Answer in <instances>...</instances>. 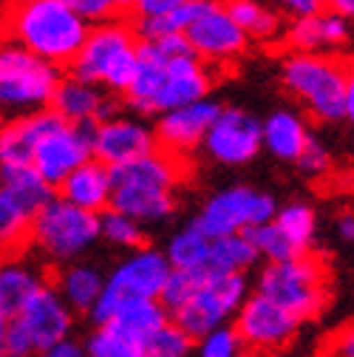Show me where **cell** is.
<instances>
[{
  "mask_svg": "<svg viewBox=\"0 0 354 357\" xmlns=\"http://www.w3.org/2000/svg\"><path fill=\"white\" fill-rule=\"evenodd\" d=\"M210 63L193 52L187 34H162L142 40L139 71L125 94V102L142 116H162L173 108L210 97Z\"/></svg>",
  "mask_w": 354,
  "mask_h": 357,
  "instance_id": "cell-1",
  "label": "cell"
},
{
  "mask_svg": "<svg viewBox=\"0 0 354 357\" xmlns=\"http://www.w3.org/2000/svg\"><path fill=\"white\" fill-rule=\"evenodd\" d=\"M91 23L77 15L68 0H9L6 37L9 43L46 57L57 66H71Z\"/></svg>",
  "mask_w": 354,
  "mask_h": 357,
  "instance_id": "cell-2",
  "label": "cell"
},
{
  "mask_svg": "<svg viewBox=\"0 0 354 357\" xmlns=\"http://www.w3.org/2000/svg\"><path fill=\"white\" fill-rule=\"evenodd\" d=\"M111 170H114L111 207L134 215L142 225H159L173 213L176 207L173 190L182 182V167L176 153L162 148Z\"/></svg>",
  "mask_w": 354,
  "mask_h": 357,
  "instance_id": "cell-3",
  "label": "cell"
},
{
  "mask_svg": "<svg viewBox=\"0 0 354 357\" xmlns=\"http://www.w3.org/2000/svg\"><path fill=\"white\" fill-rule=\"evenodd\" d=\"M139 46L142 37L137 26L119 20L91 26V34L68 66L74 77L102 85L111 94H128L139 71Z\"/></svg>",
  "mask_w": 354,
  "mask_h": 357,
  "instance_id": "cell-4",
  "label": "cell"
},
{
  "mask_svg": "<svg viewBox=\"0 0 354 357\" xmlns=\"http://www.w3.org/2000/svg\"><path fill=\"white\" fill-rule=\"evenodd\" d=\"M286 91L323 122L346 119L348 66L329 52H292L281 63Z\"/></svg>",
  "mask_w": 354,
  "mask_h": 357,
  "instance_id": "cell-5",
  "label": "cell"
},
{
  "mask_svg": "<svg viewBox=\"0 0 354 357\" xmlns=\"http://www.w3.org/2000/svg\"><path fill=\"white\" fill-rule=\"evenodd\" d=\"M74 326V309L60 295L57 287H46L0 326V349L3 357H31L68 340Z\"/></svg>",
  "mask_w": 354,
  "mask_h": 357,
  "instance_id": "cell-6",
  "label": "cell"
},
{
  "mask_svg": "<svg viewBox=\"0 0 354 357\" xmlns=\"http://www.w3.org/2000/svg\"><path fill=\"white\" fill-rule=\"evenodd\" d=\"M29 238L34 250L43 252L49 261L71 264L91 250L97 238H102L100 213L77 207L63 196H54L34 218Z\"/></svg>",
  "mask_w": 354,
  "mask_h": 357,
  "instance_id": "cell-7",
  "label": "cell"
},
{
  "mask_svg": "<svg viewBox=\"0 0 354 357\" xmlns=\"http://www.w3.org/2000/svg\"><path fill=\"white\" fill-rule=\"evenodd\" d=\"M255 292L289 309L298 321H309L318 318L329 301V278L323 264L303 252L286 261H270L258 275Z\"/></svg>",
  "mask_w": 354,
  "mask_h": 357,
  "instance_id": "cell-8",
  "label": "cell"
},
{
  "mask_svg": "<svg viewBox=\"0 0 354 357\" xmlns=\"http://www.w3.org/2000/svg\"><path fill=\"white\" fill-rule=\"evenodd\" d=\"M60 68L63 66L17 46V43H6L0 52V102L17 114L52 108L63 82Z\"/></svg>",
  "mask_w": 354,
  "mask_h": 357,
  "instance_id": "cell-9",
  "label": "cell"
},
{
  "mask_svg": "<svg viewBox=\"0 0 354 357\" xmlns=\"http://www.w3.org/2000/svg\"><path fill=\"white\" fill-rule=\"evenodd\" d=\"M173 273V264L167 252L151 250V247H137L128 258H122L114 273L105 281V289L91 312V318L97 326L108 324L116 309L128 301H139V298H162L164 284Z\"/></svg>",
  "mask_w": 354,
  "mask_h": 357,
  "instance_id": "cell-10",
  "label": "cell"
},
{
  "mask_svg": "<svg viewBox=\"0 0 354 357\" xmlns=\"http://www.w3.org/2000/svg\"><path fill=\"white\" fill-rule=\"evenodd\" d=\"M247 278L244 273H215L207 270L201 287L193 292V298L173 312V324L185 329L193 340L204 337L215 326H224L230 318L238 315L247 295Z\"/></svg>",
  "mask_w": 354,
  "mask_h": 357,
  "instance_id": "cell-11",
  "label": "cell"
},
{
  "mask_svg": "<svg viewBox=\"0 0 354 357\" xmlns=\"http://www.w3.org/2000/svg\"><path fill=\"white\" fill-rule=\"evenodd\" d=\"M52 190L31 165H0V236L9 247L31 233L40 210L54 199Z\"/></svg>",
  "mask_w": 354,
  "mask_h": 357,
  "instance_id": "cell-12",
  "label": "cell"
},
{
  "mask_svg": "<svg viewBox=\"0 0 354 357\" xmlns=\"http://www.w3.org/2000/svg\"><path fill=\"white\" fill-rule=\"evenodd\" d=\"M278 213L275 199L270 193H261L255 188L247 185H233L213 193L196 225L210 236V238H221V236H233V233H249L258 225H267Z\"/></svg>",
  "mask_w": 354,
  "mask_h": 357,
  "instance_id": "cell-13",
  "label": "cell"
},
{
  "mask_svg": "<svg viewBox=\"0 0 354 357\" xmlns=\"http://www.w3.org/2000/svg\"><path fill=\"white\" fill-rule=\"evenodd\" d=\"M94 156L91 148V128L74 125L63 119L54 108L49 116V125L43 128L40 139L31 151V167L46 178L49 185L60 188L66 182V176H71L82 162Z\"/></svg>",
  "mask_w": 354,
  "mask_h": 357,
  "instance_id": "cell-14",
  "label": "cell"
},
{
  "mask_svg": "<svg viewBox=\"0 0 354 357\" xmlns=\"http://www.w3.org/2000/svg\"><path fill=\"white\" fill-rule=\"evenodd\" d=\"M193 52L210 66H227L249 49V34L236 23L224 0H207L201 15L185 31Z\"/></svg>",
  "mask_w": 354,
  "mask_h": 357,
  "instance_id": "cell-15",
  "label": "cell"
},
{
  "mask_svg": "<svg viewBox=\"0 0 354 357\" xmlns=\"http://www.w3.org/2000/svg\"><path fill=\"white\" fill-rule=\"evenodd\" d=\"M263 148V122L244 108H221L207 139L204 151L213 162L241 167L252 162Z\"/></svg>",
  "mask_w": 354,
  "mask_h": 357,
  "instance_id": "cell-16",
  "label": "cell"
},
{
  "mask_svg": "<svg viewBox=\"0 0 354 357\" xmlns=\"http://www.w3.org/2000/svg\"><path fill=\"white\" fill-rule=\"evenodd\" d=\"M91 148L100 162L108 167L128 165L145 153L159 151L156 128H151L142 114L139 116H122L114 114L111 119H102L91 128Z\"/></svg>",
  "mask_w": 354,
  "mask_h": 357,
  "instance_id": "cell-17",
  "label": "cell"
},
{
  "mask_svg": "<svg viewBox=\"0 0 354 357\" xmlns=\"http://www.w3.org/2000/svg\"><path fill=\"white\" fill-rule=\"evenodd\" d=\"M298 318L281 303H275L267 295H249L244 306L236 315V329L241 332L244 343L255 351H278L284 349L295 332H298Z\"/></svg>",
  "mask_w": 354,
  "mask_h": 357,
  "instance_id": "cell-18",
  "label": "cell"
},
{
  "mask_svg": "<svg viewBox=\"0 0 354 357\" xmlns=\"http://www.w3.org/2000/svg\"><path fill=\"white\" fill-rule=\"evenodd\" d=\"M221 105L213 102L210 97L173 108L167 114H162L156 119V137H159V148L176 153V156H187L190 151H196L199 145H204L207 133L218 116Z\"/></svg>",
  "mask_w": 354,
  "mask_h": 357,
  "instance_id": "cell-19",
  "label": "cell"
},
{
  "mask_svg": "<svg viewBox=\"0 0 354 357\" xmlns=\"http://www.w3.org/2000/svg\"><path fill=\"white\" fill-rule=\"evenodd\" d=\"M111 91H105L102 85L97 82H88L82 77H63L57 94H54V102L52 108L74 122V125H82V128H94L97 122L102 119H111L116 114V102L114 97H108Z\"/></svg>",
  "mask_w": 354,
  "mask_h": 357,
  "instance_id": "cell-20",
  "label": "cell"
},
{
  "mask_svg": "<svg viewBox=\"0 0 354 357\" xmlns=\"http://www.w3.org/2000/svg\"><path fill=\"white\" fill-rule=\"evenodd\" d=\"M284 40L292 52H337L351 43V20L323 9L309 17H295L286 26Z\"/></svg>",
  "mask_w": 354,
  "mask_h": 357,
  "instance_id": "cell-21",
  "label": "cell"
},
{
  "mask_svg": "<svg viewBox=\"0 0 354 357\" xmlns=\"http://www.w3.org/2000/svg\"><path fill=\"white\" fill-rule=\"evenodd\" d=\"M60 196L68 199L77 207L102 213L105 207H111L114 170L105 162H100L97 156H91L88 162H82L71 176H66V182L60 185Z\"/></svg>",
  "mask_w": 354,
  "mask_h": 357,
  "instance_id": "cell-22",
  "label": "cell"
},
{
  "mask_svg": "<svg viewBox=\"0 0 354 357\" xmlns=\"http://www.w3.org/2000/svg\"><path fill=\"white\" fill-rule=\"evenodd\" d=\"M309 139L312 133H309L303 116L289 108H278L263 119V148L281 162H298Z\"/></svg>",
  "mask_w": 354,
  "mask_h": 357,
  "instance_id": "cell-23",
  "label": "cell"
},
{
  "mask_svg": "<svg viewBox=\"0 0 354 357\" xmlns=\"http://www.w3.org/2000/svg\"><path fill=\"white\" fill-rule=\"evenodd\" d=\"M105 281L108 278L94 264H68L57 278V289L74 312H88V315H91L102 289H105Z\"/></svg>",
  "mask_w": 354,
  "mask_h": 357,
  "instance_id": "cell-24",
  "label": "cell"
},
{
  "mask_svg": "<svg viewBox=\"0 0 354 357\" xmlns=\"http://www.w3.org/2000/svg\"><path fill=\"white\" fill-rule=\"evenodd\" d=\"M43 289V278L20 261L3 264L0 273V321H12L17 312Z\"/></svg>",
  "mask_w": 354,
  "mask_h": 357,
  "instance_id": "cell-25",
  "label": "cell"
},
{
  "mask_svg": "<svg viewBox=\"0 0 354 357\" xmlns=\"http://www.w3.org/2000/svg\"><path fill=\"white\" fill-rule=\"evenodd\" d=\"M224 6L236 17V23L258 43H272L286 31L281 12L267 6L263 0H224Z\"/></svg>",
  "mask_w": 354,
  "mask_h": 357,
  "instance_id": "cell-26",
  "label": "cell"
},
{
  "mask_svg": "<svg viewBox=\"0 0 354 357\" xmlns=\"http://www.w3.org/2000/svg\"><path fill=\"white\" fill-rule=\"evenodd\" d=\"M167 306L162 303V298H139V301H128L116 309V315L108 321L137 337H151L156 335L162 326H167Z\"/></svg>",
  "mask_w": 354,
  "mask_h": 357,
  "instance_id": "cell-27",
  "label": "cell"
},
{
  "mask_svg": "<svg viewBox=\"0 0 354 357\" xmlns=\"http://www.w3.org/2000/svg\"><path fill=\"white\" fill-rule=\"evenodd\" d=\"M210 250H213V238L193 221V225H187L167 241L164 252L173 264V270H207Z\"/></svg>",
  "mask_w": 354,
  "mask_h": 357,
  "instance_id": "cell-28",
  "label": "cell"
},
{
  "mask_svg": "<svg viewBox=\"0 0 354 357\" xmlns=\"http://www.w3.org/2000/svg\"><path fill=\"white\" fill-rule=\"evenodd\" d=\"M258 258H261V252H258L252 236L249 233H233V236L213 238L207 270H215V273H247L249 266H255Z\"/></svg>",
  "mask_w": 354,
  "mask_h": 357,
  "instance_id": "cell-29",
  "label": "cell"
},
{
  "mask_svg": "<svg viewBox=\"0 0 354 357\" xmlns=\"http://www.w3.org/2000/svg\"><path fill=\"white\" fill-rule=\"evenodd\" d=\"M145 340L148 337H137L114 324H102L88 337L85 349H88V357H148Z\"/></svg>",
  "mask_w": 354,
  "mask_h": 357,
  "instance_id": "cell-30",
  "label": "cell"
},
{
  "mask_svg": "<svg viewBox=\"0 0 354 357\" xmlns=\"http://www.w3.org/2000/svg\"><path fill=\"white\" fill-rule=\"evenodd\" d=\"M261 258L267 261H286V258H295V255H303L306 250L278 225V221H267V225H258L255 230H249Z\"/></svg>",
  "mask_w": 354,
  "mask_h": 357,
  "instance_id": "cell-31",
  "label": "cell"
},
{
  "mask_svg": "<svg viewBox=\"0 0 354 357\" xmlns=\"http://www.w3.org/2000/svg\"><path fill=\"white\" fill-rule=\"evenodd\" d=\"M100 227H102V238L116 247L137 250L142 244V221H137L134 215H128L116 207H105L100 213Z\"/></svg>",
  "mask_w": 354,
  "mask_h": 357,
  "instance_id": "cell-32",
  "label": "cell"
},
{
  "mask_svg": "<svg viewBox=\"0 0 354 357\" xmlns=\"http://www.w3.org/2000/svg\"><path fill=\"white\" fill-rule=\"evenodd\" d=\"M275 221L303 250H309V244H312V238H315V230H318V221H315V210L312 207L300 204V202L286 204V207H281L275 213Z\"/></svg>",
  "mask_w": 354,
  "mask_h": 357,
  "instance_id": "cell-33",
  "label": "cell"
},
{
  "mask_svg": "<svg viewBox=\"0 0 354 357\" xmlns=\"http://www.w3.org/2000/svg\"><path fill=\"white\" fill-rule=\"evenodd\" d=\"M204 275H207V270H173L170 273V278L164 284V292H162V303L167 306L170 315L193 298V292L201 287Z\"/></svg>",
  "mask_w": 354,
  "mask_h": 357,
  "instance_id": "cell-34",
  "label": "cell"
},
{
  "mask_svg": "<svg viewBox=\"0 0 354 357\" xmlns=\"http://www.w3.org/2000/svg\"><path fill=\"white\" fill-rule=\"evenodd\" d=\"M244 337L236 326H215L204 337H199V357H244Z\"/></svg>",
  "mask_w": 354,
  "mask_h": 357,
  "instance_id": "cell-35",
  "label": "cell"
},
{
  "mask_svg": "<svg viewBox=\"0 0 354 357\" xmlns=\"http://www.w3.org/2000/svg\"><path fill=\"white\" fill-rule=\"evenodd\" d=\"M190 340L193 337L185 329H179L176 324H167L145 340V351H148V357H187Z\"/></svg>",
  "mask_w": 354,
  "mask_h": 357,
  "instance_id": "cell-36",
  "label": "cell"
},
{
  "mask_svg": "<svg viewBox=\"0 0 354 357\" xmlns=\"http://www.w3.org/2000/svg\"><path fill=\"white\" fill-rule=\"evenodd\" d=\"M68 3L77 9L79 17H85L91 26L108 23V20L116 17V12H122L116 0H68Z\"/></svg>",
  "mask_w": 354,
  "mask_h": 357,
  "instance_id": "cell-37",
  "label": "cell"
},
{
  "mask_svg": "<svg viewBox=\"0 0 354 357\" xmlns=\"http://www.w3.org/2000/svg\"><path fill=\"white\" fill-rule=\"evenodd\" d=\"M298 167H300L306 176H323V173L332 167V156H329L326 145L312 137V139H309V145H306V151H303L300 159H298Z\"/></svg>",
  "mask_w": 354,
  "mask_h": 357,
  "instance_id": "cell-38",
  "label": "cell"
},
{
  "mask_svg": "<svg viewBox=\"0 0 354 357\" xmlns=\"http://www.w3.org/2000/svg\"><path fill=\"white\" fill-rule=\"evenodd\" d=\"M182 3H187V0H137L130 12H134L137 17H159V15L179 9Z\"/></svg>",
  "mask_w": 354,
  "mask_h": 357,
  "instance_id": "cell-39",
  "label": "cell"
},
{
  "mask_svg": "<svg viewBox=\"0 0 354 357\" xmlns=\"http://www.w3.org/2000/svg\"><path fill=\"white\" fill-rule=\"evenodd\" d=\"M275 3L292 17H309L326 9V0H275Z\"/></svg>",
  "mask_w": 354,
  "mask_h": 357,
  "instance_id": "cell-40",
  "label": "cell"
},
{
  "mask_svg": "<svg viewBox=\"0 0 354 357\" xmlns=\"http://www.w3.org/2000/svg\"><path fill=\"white\" fill-rule=\"evenodd\" d=\"M326 357H354V326H348L332 337Z\"/></svg>",
  "mask_w": 354,
  "mask_h": 357,
  "instance_id": "cell-41",
  "label": "cell"
},
{
  "mask_svg": "<svg viewBox=\"0 0 354 357\" xmlns=\"http://www.w3.org/2000/svg\"><path fill=\"white\" fill-rule=\"evenodd\" d=\"M37 357H88V349H82L79 343H74L68 337V340H63V343H57V346H52L46 351H40Z\"/></svg>",
  "mask_w": 354,
  "mask_h": 357,
  "instance_id": "cell-42",
  "label": "cell"
},
{
  "mask_svg": "<svg viewBox=\"0 0 354 357\" xmlns=\"http://www.w3.org/2000/svg\"><path fill=\"white\" fill-rule=\"evenodd\" d=\"M326 9H332V12L343 15L346 20H351V23H354V0H326Z\"/></svg>",
  "mask_w": 354,
  "mask_h": 357,
  "instance_id": "cell-43",
  "label": "cell"
},
{
  "mask_svg": "<svg viewBox=\"0 0 354 357\" xmlns=\"http://www.w3.org/2000/svg\"><path fill=\"white\" fill-rule=\"evenodd\" d=\"M346 119L354 125V63L348 66V88H346Z\"/></svg>",
  "mask_w": 354,
  "mask_h": 357,
  "instance_id": "cell-44",
  "label": "cell"
},
{
  "mask_svg": "<svg viewBox=\"0 0 354 357\" xmlns=\"http://www.w3.org/2000/svg\"><path fill=\"white\" fill-rule=\"evenodd\" d=\"M337 233H340V238L354 241V213H343L337 218Z\"/></svg>",
  "mask_w": 354,
  "mask_h": 357,
  "instance_id": "cell-45",
  "label": "cell"
},
{
  "mask_svg": "<svg viewBox=\"0 0 354 357\" xmlns=\"http://www.w3.org/2000/svg\"><path fill=\"white\" fill-rule=\"evenodd\" d=\"M116 3H119V9H134L137 0H116Z\"/></svg>",
  "mask_w": 354,
  "mask_h": 357,
  "instance_id": "cell-46",
  "label": "cell"
}]
</instances>
